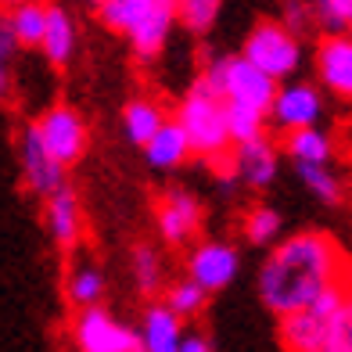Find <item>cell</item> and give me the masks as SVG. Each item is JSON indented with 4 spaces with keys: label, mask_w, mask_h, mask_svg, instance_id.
<instances>
[{
    "label": "cell",
    "mask_w": 352,
    "mask_h": 352,
    "mask_svg": "<svg viewBox=\"0 0 352 352\" xmlns=\"http://www.w3.org/2000/svg\"><path fill=\"white\" fill-rule=\"evenodd\" d=\"M72 338L83 352H140V331L116 324L108 309L83 306L72 324Z\"/></svg>",
    "instance_id": "cell-6"
},
{
    "label": "cell",
    "mask_w": 352,
    "mask_h": 352,
    "mask_svg": "<svg viewBox=\"0 0 352 352\" xmlns=\"http://www.w3.org/2000/svg\"><path fill=\"white\" fill-rule=\"evenodd\" d=\"M184 338V320L176 316L166 302H151L144 309V324H140V349L148 352H180Z\"/></svg>",
    "instance_id": "cell-15"
},
{
    "label": "cell",
    "mask_w": 352,
    "mask_h": 352,
    "mask_svg": "<svg viewBox=\"0 0 352 352\" xmlns=\"http://www.w3.org/2000/svg\"><path fill=\"white\" fill-rule=\"evenodd\" d=\"M180 352H212V338H205V334H184Z\"/></svg>",
    "instance_id": "cell-34"
},
{
    "label": "cell",
    "mask_w": 352,
    "mask_h": 352,
    "mask_svg": "<svg viewBox=\"0 0 352 352\" xmlns=\"http://www.w3.org/2000/svg\"><path fill=\"white\" fill-rule=\"evenodd\" d=\"M19 51V40H14L8 19H0V104L11 101V58Z\"/></svg>",
    "instance_id": "cell-31"
},
{
    "label": "cell",
    "mask_w": 352,
    "mask_h": 352,
    "mask_svg": "<svg viewBox=\"0 0 352 352\" xmlns=\"http://www.w3.org/2000/svg\"><path fill=\"white\" fill-rule=\"evenodd\" d=\"M227 104V133H230V144H241V140H252L263 133L266 126V111L252 108V104H237V101H223Z\"/></svg>",
    "instance_id": "cell-26"
},
{
    "label": "cell",
    "mask_w": 352,
    "mask_h": 352,
    "mask_svg": "<svg viewBox=\"0 0 352 352\" xmlns=\"http://www.w3.org/2000/svg\"><path fill=\"white\" fill-rule=\"evenodd\" d=\"M237 266H241V259H237V252L227 241H201L187 255V277L195 284H201L205 292L230 287L237 277Z\"/></svg>",
    "instance_id": "cell-10"
},
{
    "label": "cell",
    "mask_w": 352,
    "mask_h": 352,
    "mask_svg": "<svg viewBox=\"0 0 352 352\" xmlns=\"http://www.w3.org/2000/svg\"><path fill=\"white\" fill-rule=\"evenodd\" d=\"M65 295L76 309H83V306H98V302L104 298V274L98 266H76L69 270V277H65Z\"/></svg>",
    "instance_id": "cell-23"
},
{
    "label": "cell",
    "mask_w": 352,
    "mask_h": 352,
    "mask_svg": "<svg viewBox=\"0 0 352 352\" xmlns=\"http://www.w3.org/2000/svg\"><path fill=\"white\" fill-rule=\"evenodd\" d=\"M345 29H349V36H352V14H349V22H345Z\"/></svg>",
    "instance_id": "cell-36"
},
{
    "label": "cell",
    "mask_w": 352,
    "mask_h": 352,
    "mask_svg": "<svg viewBox=\"0 0 352 352\" xmlns=\"http://www.w3.org/2000/svg\"><path fill=\"white\" fill-rule=\"evenodd\" d=\"M155 8V0H104L98 4L101 25L111 29V33H130V29Z\"/></svg>",
    "instance_id": "cell-24"
},
{
    "label": "cell",
    "mask_w": 352,
    "mask_h": 352,
    "mask_svg": "<svg viewBox=\"0 0 352 352\" xmlns=\"http://www.w3.org/2000/svg\"><path fill=\"white\" fill-rule=\"evenodd\" d=\"M36 130H40V140L43 148L51 151L61 166H76L79 158L87 155V144H90V133H87V122L76 108L69 104H54L47 108L43 116L36 119Z\"/></svg>",
    "instance_id": "cell-5"
},
{
    "label": "cell",
    "mask_w": 352,
    "mask_h": 352,
    "mask_svg": "<svg viewBox=\"0 0 352 352\" xmlns=\"http://www.w3.org/2000/svg\"><path fill=\"white\" fill-rule=\"evenodd\" d=\"M173 4H176V19L190 33H205L219 14V0H173Z\"/></svg>",
    "instance_id": "cell-30"
},
{
    "label": "cell",
    "mask_w": 352,
    "mask_h": 352,
    "mask_svg": "<svg viewBox=\"0 0 352 352\" xmlns=\"http://www.w3.org/2000/svg\"><path fill=\"white\" fill-rule=\"evenodd\" d=\"M205 302H209V292H205L201 284L195 280H180V284H173L169 287V295H166V306L180 316V320H195L201 309H205Z\"/></svg>",
    "instance_id": "cell-27"
},
{
    "label": "cell",
    "mask_w": 352,
    "mask_h": 352,
    "mask_svg": "<svg viewBox=\"0 0 352 352\" xmlns=\"http://www.w3.org/2000/svg\"><path fill=\"white\" fill-rule=\"evenodd\" d=\"M266 116L274 119L284 133L298 130V126H313L324 116V98H320V90L313 83H284V87H277Z\"/></svg>",
    "instance_id": "cell-9"
},
{
    "label": "cell",
    "mask_w": 352,
    "mask_h": 352,
    "mask_svg": "<svg viewBox=\"0 0 352 352\" xmlns=\"http://www.w3.org/2000/svg\"><path fill=\"white\" fill-rule=\"evenodd\" d=\"M190 155H195L190 151V140H187L184 126L176 119H166L151 133V140L144 144V158H148L155 169H176V166H184Z\"/></svg>",
    "instance_id": "cell-16"
},
{
    "label": "cell",
    "mask_w": 352,
    "mask_h": 352,
    "mask_svg": "<svg viewBox=\"0 0 352 352\" xmlns=\"http://www.w3.org/2000/svg\"><path fill=\"white\" fill-rule=\"evenodd\" d=\"M19 166H22L25 187L33 190L36 198H47V195H54L58 187H65V166L43 148L36 122H29L19 137Z\"/></svg>",
    "instance_id": "cell-7"
},
{
    "label": "cell",
    "mask_w": 352,
    "mask_h": 352,
    "mask_svg": "<svg viewBox=\"0 0 352 352\" xmlns=\"http://www.w3.org/2000/svg\"><path fill=\"white\" fill-rule=\"evenodd\" d=\"M313 19H316V11H309L306 4H287V11H284V25L292 29L295 36L309 33V29H313Z\"/></svg>",
    "instance_id": "cell-33"
},
{
    "label": "cell",
    "mask_w": 352,
    "mask_h": 352,
    "mask_svg": "<svg viewBox=\"0 0 352 352\" xmlns=\"http://www.w3.org/2000/svg\"><path fill=\"white\" fill-rule=\"evenodd\" d=\"M280 345L295 352H324V316L313 309L280 316Z\"/></svg>",
    "instance_id": "cell-18"
},
{
    "label": "cell",
    "mask_w": 352,
    "mask_h": 352,
    "mask_svg": "<svg viewBox=\"0 0 352 352\" xmlns=\"http://www.w3.org/2000/svg\"><path fill=\"white\" fill-rule=\"evenodd\" d=\"M90 4H94V8H98V4H104V0H90Z\"/></svg>",
    "instance_id": "cell-38"
},
{
    "label": "cell",
    "mask_w": 352,
    "mask_h": 352,
    "mask_svg": "<svg viewBox=\"0 0 352 352\" xmlns=\"http://www.w3.org/2000/svg\"><path fill=\"white\" fill-rule=\"evenodd\" d=\"M14 4H19V0H0V8H4V11H8V8H14Z\"/></svg>",
    "instance_id": "cell-35"
},
{
    "label": "cell",
    "mask_w": 352,
    "mask_h": 352,
    "mask_svg": "<svg viewBox=\"0 0 352 352\" xmlns=\"http://www.w3.org/2000/svg\"><path fill=\"white\" fill-rule=\"evenodd\" d=\"M320 4H324V0H313V11H316V8H320Z\"/></svg>",
    "instance_id": "cell-37"
},
{
    "label": "cell",
    "mask_w": 352,
    "mask_h": 352,
    "mask_svg": "<svg viewBox=\"0 0 352 352\" xmlns=\"http://www.w3.org/2000/svg\"><path fill=\"white\" fill-rule=\"evenodd\" d=\"M324 352H352V280L338 309L324 316Z\"/></svg>",
    "instance_id": "cell-22"
},
{
    "label": "cell",
    "mask_w": 352,
    "mask_h": 352,
    "mask_svg": "<svg viewBox=\"0 0 352 352\" xmlns=\"http://www.w3.org/2000/svg\"><path fill=\"white\" fill-rule=\"evenodd\" d=\"M155 223L166 245H187L201 227V205L195 195H187L180 187L166 190L162 201L155 205Z\"/></svg>",
    "instance_id": "cell-11"
},
{
    "label": "cell",
    "mask_w": 352,
    "mask_h": 352,
    "mask_svg": "<svg viewBox=\"0 0 352 352\" xmlns=\"http://www.w3.org/2000/svg\"><path fill=\"white\" fill-rule=\"evenodd\" d=\"M133 280L144 295H155L162 287V259H158L155 248H148V245L133 248Z\"/></svg>",
    "instance_id": "cell-29"
},
{
    "label": "cell",
    "mask_w": 352,
    "mask_h": 352,
    "mask_svg": "<svg viewBox=\"0 0 352 352\" xmlns=\"http://www.w3.org/2000/svg\"><path fill=\"white\" fill-rule=\"evenodd\" d=\"M316 76L334 98L352 101V36L327 33L316 43Z\"/></svg>",
    "instance_id": "cell-12"
},
{
    "label": "cell",
    "mask_w": 352,
    "mask_h": 352,
    "mask_svg": "<svg viewBox=\"0 0 352 352\" xmlns=\"http://www.w3.org/2000/svg\"><path fill=\"white\" fill-rule=\"evenodd\" d=\"M173 22H176V4H173V0H155V8L144 14V19L130 29V33H126L140 61L158 58V51H162L166 40H169Z\"/></svg>",
    "instance_id": "cell-13"
},
{
    "label": "cell",
    "mask_w": 352,
    "mask_h": 352,
    "mask_svg": "<svg viewBox=\"0 0 352 352\" xmlns=\"http://www.w3.org/2000/svg\"><path fill=\"white\" fill-rule=\"evenodd\" d=\"M295 169L302 176V184H306L320 201H327V205H338L342 201V195H345L342 180L327 169V162H295Z\"/></svg>",
    "instance_id": "cell-25"
},
{
    "label": "cell",
    "mask_w": 352,
    "mask_h": 352,
    "mask_svg": "<svg viewBox=\"0 0 352 352\" xmlns=\"http://www.w3.org/2000/svg\"><path fill=\"white\" fill-rule=\"evenodd\" d=\"M40 51L43 58L51 61L54 69H65L72 61L76 51V25H72V14L58 4H47V25H43V40H40Z\"/></svg>",
    "instance_id": "cell-17"
},
{
    "label": "cell",
    "mask_w": 352,
    "mask_h": 352,
    "mask_svg": "<svg viewBox=\"0 0 352 352\" xmlns=\"http://www.w3.org/2000/svg\"><path fill=\"white\" fill-rule=\"evenodd\" d=\"M349 14H352V0H324V4L316 8V19L324 22V29H331V33H345Z\"/></svg>",
    "instance_id": "cell-32"
},
{
    "label": "cell",
    "mask_w": 352,
    "mask_h": 352,
    "mask_svg": "<svg viewBox=\"0 0 352 352\" xmlns=\"http://www.w3.org/2000/svg\"><path fill=\"white\" fill-rule=\"evenodd\" d=\"M198 79H205L223 101L252 104L259 111H266L270 101H274V94H277V79L266 76L259 65H252L245 54L241 58H216V61H209Z\"/></svg>",
    "instance_id": "cell-3"
},
{
    "label": "cell",
    "mask_w": 352,
    "mask_h": 352,
    "mask_svg": "<svg viewBox=\"0 0 352 352\" xmlns=\"http://www.w3.org/2000/svg\"><path fill=\"white\" fill-rule=\"evenodd\" d=\"M162 122H166V111H162V104H158V101L137 98V101H130V104L122 108V130H126V137H130L133 144H140V148L151 140V133Z\"/></svg>",
    "instance_id": "cell-21"
},
{
    "label": "cell",
    "mask_w": 352,
    "mask_h": 352,
    "mask_svg": "<svg viewBox=\"0 0 352 352\" xmlns=\"http://www.w3.org/2000/svg\"><path fill=\"white\" fill-rule=\"evenodd\" d=\"M227 169L241 180L245 187L252 190H263L277 180V169H280V155L274 148V140L266 133L252 137V140H241L230 148V158H227Z\"/></svg>",
    "instance_id": "cell-8"
},
{
    "label": "cell",
    "mask_w": 352,
    "mask_h": 352,
    "mask_svg": "<svg viewBox=\"0 0 352 352\" xmlns=\"http://www.w3.org/2000/svg\"><path fill=\"white\" fill-rule=\"evenodd\" d=\"M47 230H51L58 248H72L83 234V212H79V198L69 187H58L54 195H47Z\"/></svg>",
    "instance_id": "cell-14"
},
{
    "label": "cell",
    "mask_w": 352,
    "mask_h": 352,
    "mask_svg": "<svg viewBox=\"0 0 352 352\" xmlns=\"http://www.w3.org/2000/svg\"><path fill=\"white\" fill-rule=\"evenodd\" d=\"M349 277L338 241L320 230H302L270 252L259 270V298L274 316H287L313 306L320 292Z\"/></svg>",
    "instance_id": "cell-1"
},
{
    "label": "cell",
    "mask_w": 352,
    "mask_h": 352,
    "mask_svg": "<svg viewBox=\"0 0 352 352\" xmlns=\"http://www.w3.org/2000/svg\"><path fill=\"white\" fill-rule=\"evenodd\" d=\"M176 122L184 126L190 151L227 169V158L234 148L230 133H227V104H223V98L205 79H198L187 90V98L180 101V111H176Z\"/></svg>",
    "instance_id": "cell-2"
},
{
    "label": "cell",
    "mask_w": 352,
    "mask_h": 352,
    "mask_svg": "<svg viewBox=\"0 0 352 352\" xmlns=\"http://www.w3.org/2000/svg\"><path fill=\"white\" fill-rule=\"evenodd\" d=\"M280 212L277 209H270V205H259V209H252L248 216H245V237L252 245H259V248H266V245H274L277 237H280Z\"/></svg>",
    "instance_id": "cell-28"
},
{
    "label": "cell",
    "mask_w": 352,
    "mask_h": 352,
    "mask_svg": "<svg viewBox=\"0 0 352 352\" xmlns=\"http://www.w3.org/2000/svg\"><path fill=\"white\" fill-rule=\"evenodd\" d=\"M8 25L19 47H40L43 25H47V4L40 0H19L14 8H8Z\"/></svg>",
    "instance_id": "cell-20"
},
{
    "label": "cell",
    "mask_w": 352,
    "mask_h": 352,
    "mask_svg": "<svg viewBox=\"0 0 352 352\" xmlns=\"http://www.w3.org/2000/svg\"><path fill=\"white\" fill-rule=\"evenodd\" d=\"M284 151L292 155V162H331L334 155V140L327 130L320 126H298V130H287L284 137Z\"/></svg>",
    "instance_id": "cell-19"
},
{
    "label": "cell",
    "mask_w": 352,
    "mask_h": 352,
    "mask_svg": "<svg viewBox=\"0 0 352 352\" xmlns=\"http://www.w3.org/2000/svg\"><path fill=\"white\" fill-rule=\"evenodd\" d=\"M241 54L252 65H259L266 76H274L277 83L287 76H295L302 65V43L284 22H259L248 33Z\"/></svg>",
    "instance_id": "cell-4"
}]
</instances>
